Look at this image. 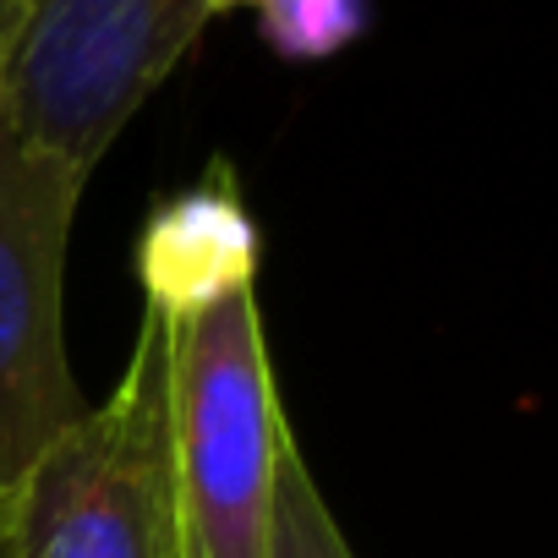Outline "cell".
<instances>
[{
	"label": "cell",
	"instance_id": "obj_3",
	"mask_svg": "<svg viewBox=\"0 0 558 558\" xmlns=\"http://www.w3.org/2000/svg\"><path fill=\"white\" fill-rule=\"evenodd\" d=\"M208 23V0H28L0 121L88 181Z\"/></svg>",
	"mask_w": 558,
	"mask_h": 558
},
{
	"label": "cell",
	"instance_id": "obj_1",
	"mask_svg": "<svg viewBox=\"0 0 558 558\" xmlns=\"http://www.w3.org/2000/svg\"><path fill=\"white\" fill-rule=\"evenodd\" d=\"M7 558H181L159 313H143L116 389L83 405L7 493Z\"/></svg>",
	"mask_w": 558,
	"mask_h": 558
},
{
	"label": "cell",
	"instance_id": "obj_4",
	"mask_svg": "<svg viewBox=\"0 0 558 558\" xmlns=\"http://www.w3.org/2000/svg\"><path fill=\"white\" fill-rule=\"evenodd\" d=\"M83 186L0 121V498L83 416L61 324Z\"/></svg>",
	"mask_w": 558,
	"mask_h": 558
},
{
	"label": "cell",
	"instance_id": "obj_5",
	"mask_svg": "<svg viewBox=\"0 0 558 558\" xmlns=\"http://www.w3.org/2000/svg\"><path fill=\"white\" fill-rule=\"evenodd\" d=\"M257 268L263 230L225 154L208 159L197 181L159 197L137 230V279L148 296L143 313H159L165 324H186L230 296H252Z\"/></svg>",
	"mask_w": 558,
	"mask_h": 558
},
{
	"label": "cell",
	"instance_id": "obj_2",
	"mask_svg": "<svg viewBox=\"0 0 558 558\" xmlns=\"http://www.w3.org/2000/svg\"><path fill=\"white\" fill-rule=\"evenodd\" d=\"M291 438L257 291L170 324L181 558H268L274 482Z\"/></svg>",
	"mask_w": 558,
	"mask_h": 558
},
{
	"label": "cell",
	"instance_id": "obj_8",
	"mask_svg": "<svg viewBox=\"0 0 558 558\" xmlns=\"http://www.w3.org/2000/svg\"><path fill=\"white\" fill-rule=\"evenodd\" d=\"M23 17H28V0H0V77H7V61H12V45L23 34Z\"/></svg>",
	"mask_w": 558,
	"mask_h": 558
},
{
	"label": "cell",
	"instance_id": "obj_7",
	"mask_svg": "<svg viewBox=\"0 0 558 558\" xmlns=\"http://www.w3.org/2000/svg\"><path fill=\"white\" fill-rule=\"evenodd\" d=\"M367 23H373L367 0H257L263 45L291 66H313L351 50L367 34Z\"/></svg>",
	"mask_w": 558,
	"mask_h": 558
},
{
	"label": "cell",
	"instance_id": "obj_10",
	"mask_svg": "<svg viewBox=\"0 0 558 558\" xmlns=\"http://www.w3.org/2000/svg\"><path fill=\"white\" fill-rule=\"evenodd\" d=\"M0 558H7V498H0Z\"/></svg>",
	"mask_w": 558,
	"mask_h": 558
},
{
	"label": "cell",
	"instance_id": "obj_6",
	"mask_svg": "<svg viewBox=\"0 0 558 558\" xmlns=\"http://www.w3.org/2000/svg\"><path fill=\"white\" fill-rule=\"evenodd\" d=\"M268 558H356V547L345 542L302 444L291 438L286 460H279V482H274V520H268Z\"/></svg>",
	"mask_w": 558,
	"mask_h": 558
},
{
	"label": "cell",
	"instance_id": "obj_9",
	"mask_svg": "<svg viewBox=\"0 0 558 558\" xmlns=\"http://www.w3.org/2000/svg\"><path fill=\"white\" fill-rule=\"evenodd\" d=\"M235 7H257V0H208V17H225V12H235Z\"/></svg>",
	"mask_w": 558,
	"mask_h": 558
}]
</instances>
